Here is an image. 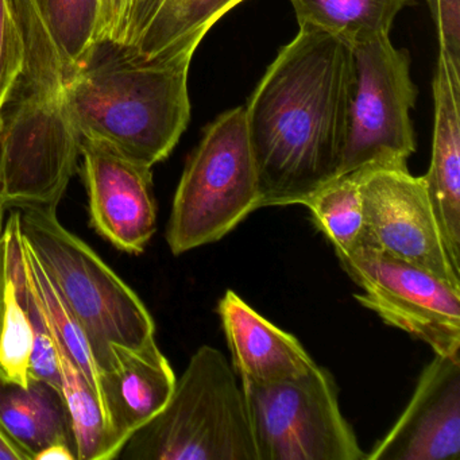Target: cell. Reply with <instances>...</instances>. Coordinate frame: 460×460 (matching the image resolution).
I'll return each mask as SVG.
<instances>
[{
    "mask_svg": "<svg viewBox=\"0 0 460 460\" xmlns=\"http://www.w3.org/2000/svg\"><path fill=\"white\" fill-rule=\"evenodd\" d=\"M198 47L147 58L101 42L66 83L82 139L153 168L179 144L190 119L188 74Z\"/></svg>",
    "mask_w": 460,
    "mask_h": 460,
    "instance_id": "7a4b0ae2",
    "label": "cell"
},
{
    "mask_svg": "<svg viewBox=\"0 0 460 460\" xmlns=\"http://www.w3.org/2000/svg\"><path fill=\"white\" fill-rule=\"evenodd\" d=\"M440 52L460 68V0H427Z\"/></svg>",
    "mask_w": 460,
    "mask_h": 460,
    "instance_id": "d4e9b609",
    "label": "cell"
},
{
    "mask_svg": "<svg viewBox=\"0 0 460 460\" xmlns=\"http://www.w3.org/2000/svg\"><path fill=\"white\" fill-rule=\"evenodd\" d=\"M53 341L60 366L61 392L71 414L77 460H107L109 438L101 400L55 335Z\"/></svg>",
    "mask_w": 460,
    "mask_h": 460,
    "instance_id": "44dd1931",
    "label": "cell"
},
{
    "mask_svg": "<svg viewBox=\"0 0 460 460\" xmlns=\"http://www.w3.org/2000/svg\"><path fill=\"white\" fill-rule=\"evenodd\" d=\"M241 385L257 460H367L327 368L316 363L295 378Z\"/></svg>",
    "mask_w": 460,
    "mask_h": 460,
    "instance_id": "52a82bcc",
    "label": "cell"
},
{
    "mask_svg": "<svg viewBox=\"0 0 460 460\" xmlns=\"http://www.w3.org/2000/svg\"><path fill=\"white\" fill-rule=\"evenodd\" d=\"M244 0H138L125 45L152 58L199 47L215 23Z\"/></svg>",
    "mask_w": 460,
    "mask_h": 460,
    "instance_id": "2e32d148",
    "label": "cell"
},
{
    "mask_svg": "<svg viewBox=\"0 0 460 460\" xmlns=\"http://www.w3.org/2000/svg\"><path fill=\"white\" fill-rule=\"evenodd\" d=\"M91 226L112 246L142 254L157 231L153 168L82 139Z\"/></svg>",
    "mask_w": 460,
    "mask_h": 460,
    "instance_id": "8fae6325",
    "label": "cell"
},
{
    "mask_svg": "<svg viewBox=\"0 0 460 460\" xmlns=\"http://www.w3.org/2000/svg\"><path fill=\"white\" fill-rule=\"evenodd\" d=\"M233 367L241 384L265 385L295 378L316 366L303 344L261 316L234 290L217 305Z\"/></svg>",
    "mask_w": 460,
    "mask_h": 460,
    "instance_id": "5bb4252c",
    "label": "cell"
},
{
    "mask_svg": "<svg viewBox=\"0 0 460 460\" xmlns=\"http://www.w3.org/2000/svg\"><path fill=\"white\" fill-rule=\"evenodd\" d=\"M432 160L424 179L441 230L460 227V68L438 52L433 77Z\"/></svg>",
    "mask_w": 460,
    "mask_h": 460,
    "instance_id": "9a60e30c",
    "label": "cell"
},
{
    "mask_svg": "<svg viewBox=\"0 0 460 460\" xmlns=\"http://www.w3.org/2000/svg\"><path fill=\"white\" fill-rule=\"evenodd\" d=\"M18 211L23 239L79 323L99 374L114 363L112 347L138 349L155 341V320L141 298L61 225L58 211Z\"/></svg>",
    "mask_w": 460,
    "mask_h": 460,
    "instance_id": "277c9868",
    "label": "cell"
},
{
    "mask_svg": "<svg viewBox=\"0 0 460 460\" xmlns=\"http://www.w3.org/2000/svg\"><path fill=\"white\" fill-rule=\"evenodd\" d=\"M117 459L257 460L243 390L222 351L206 344L192 355L165 408Z\"/></svg>",
    "mask_w": 460,
    "mask_h": 460,
    "instance_id": "3957f363",
    "label": "cell"
},
{
    "mask_svg": "<svg viewBox=\"0 0 460 460\" xmlns=\"http://www.w3.org/2000/svg\"><path fill=\"white\" fill-rule=\"evenodd\" d=\"M6 252H4V239L0 236V328L4 319V290H6Z\"/></svg>",
    "mask_w": 460,
    "mask_h": 460,
    "instance_id": "f1b7e54d",
    "label": "cell"
},
{
    "mask_svg": "<svg viewBox=\"0 0 460 460\" xmlns=\"http://www.w3.org/2000/svg\"><path fill=\"white\" fill-rule=\"evenodd\" d=\"M354 56L301 26L244 106L263 207L293 206L338 177L349 125Z\"/></svg>",
    "mask_w": 460,
    "mask_h": 460,
    "instance_id": "6da1fadb",
    "label": "cell"
},
{
    "mask_svg": "<svg viewBox=\"0 0 460 460\" xmlns=\"http://www.w3.org/2000/svg\"><path fill=\"white\" fill-rule=\"evenodd\" d=\"M66 87L18 84L14 107L0 128L4 209L58 211L82 155V136L69 114Z\"/></svg>",
    "mask_w": 460,
    "mask_h": 460,
    "instance_id": "8992f818",
    "label": "cell"
},
{
    "mask_svg": "<svg viewBox=\"0 0 460 460\" xmlns=\"http://www.w3.org/2000/svg\"><path fill=\"white\" fill-rule=\"evenodd\" d=\"M362 289L358 303L427 343L438 355H460V288L432 271L367 244L338 255Z\"/></svg>",
    "mask_w": 460,
    "mask_h": 460,
    "instance_id": "9c48e42d",
    "label": "cell"
},
{
    "mask_svg": "<svg viewBox=\"0 0 460 460\" xmlns=\"http://www.w3.org/2000/svg\"><path fill=\"white\" fill-rule=\"evenodd\" d=\"M36 460H76V455L66 444H53L40 452Z\"/></svg>",
    "mask_w": 460,
    "mask_h": 460,
    "instance_id": "83f0119b",
    "label": "cell"
},
{
    "mask_svg": "<svg viewBox=\"0 0 460 460\" xmlns=\"http://www.w3.org/2000/svg\"><path fill=\"white\" fill-rule=\"evenodd\" d=\"M23 254L29 279L37 301L49 323L50 330L58 343L66 349L75 365L83 371L91 386L101 400V385H99V368L91 352L90 344L80 328L79 323L69 311L64 298L50 281L47 271L33 254L25 239H23ZM102 403V402H101Z\"/></svg>",
    "mask_w": 460,
    "mask_h": 460,
    "instance_id": "7402d4cb",
    "label": "cell"
},
{
    "mask_svg": "<svg viewBox=\"0 0 460 460\" xmlns=\"http://www.w3.org/2000/svg\"><path fill=\"white\" fill-rule=\"evenodd\" d=\"M137 2L138 0H102L98 44L101 42L125 44L128 23Z\"/></svg>",
    "mask_w": 460,
    "mask_h": 460,
    "instance_id": "484cf974",
    "label": "cell"
},
{
    "mask_svg": "<svg viewBox=\"0 0 460 460\" xmlns=\"http://www.w3.org/2000/svg\"><path fill=\"white\" fill-rule=\"evenodd\" d=\"M365 212L362 243L421 266L460 288L422 177L408 164H376L359 169Z\"/></svg>",
    "mask_w": 460,
    "mask_h": 460,
    "instance_id": "30bf717a",
    "label": "cell"
},
{
    "mask_svg": "<svg viewBox=\"0 0 460 460\" xmlns=\"http://www.w3.org/2000/svg\"><path fill=\"white\" fill-rule=\"evenodd\" d=\"M257 165L244 107L217 117L185 165L166 227L174 255L215 243L260 209Z\"/></svg>",
    "mask_w": 460,
    "mask_h": 460,
    "instance_id": "5b68a950",
    "label": "cell"
},
{
    "mask_svg": "<svg viewBox=\"0 0 460 460\" xmlns=\"http://www.w3.org/2000/svg\"><path fill=\"white\" fill-rule=\"evenodd\" d=\"M460 457V355L435 354L398 421L367 460H457Z\"/></svg>",
    "mask_w": 460,
    "mask_h": 460,
    "instance_id": "7c38bea8",
    "label": "cell"
},
{
    "mask_svg": "<svg viewBox=\"0 0 460 460\" xmlns=\"http://www.w3.org/2000/svg\"><path fill=\"white\" fill-rule=\"evenodd\" d=\"M33 346V327L28 312L7 277L4 319L0 328V371L10 381L28 386Z\"/></svg>",
    "mask_w": 460,
    "mask_h": 460,
    "instance_id": "603a6c76",
    "label": "cell"
},
{
    "mask_svg": "<svg viewBox=\"0 0 460 460\" xmlns=\"http://www.w3.org/2000/svg\"><path fill=\"white\" fill-rule=\"evenodd\" d=\"M49 36L72 75L98 44L102 0H14Z\"/></svg>",
    "mask_w": 460,
    "mask_h": 460,
    "instance_id": "d6986e66",
    "label": "cell"
},
{
    "mask_svg": "<svg viewBox=\"0 0 460 460\" xmlns=\"http://www.w3.org/2000/svg\"><path fill=\"white\" fill-rule=\"evenodd\" d=\"M0 428L29 460H36L53 444H66L76 455L66 398L60 387L50 382L31 376L28 386H23L0 371Z\"/></svg>",
    "mask_w": 460,
    "mask_h": 460,
    "instance_id": "e0dca14e",
    "label": "cell"
},
{
    "mask_svg": "<svg viewBox=\"0 0 460 460\" xmlns=\"http://www.w3.org/2000/svg\"><path fill=\"white\" fill-rule=\"evenodd\" d=\"M354 84L338 177L376 164H406L416 150L411 111L417 87L411 56L389 36L351 48Z\"/></svg>",
    "mask_w": 460,
    "mask_h": 460,
    "instance_id": "ba28073f",
    "label": "cell"
},
{
    "mask_svg": "<svg viewBox=\"0 0 460 460\" xmlns=\"http://www.w3.org/2000/svg\"><path fill=\"white\" fill-rule=\"evenodd\" d=\"M0 460H29L28 455L0 428Z\"/></svg>",
    "mask_w": 460,
    "mask_h": 460,
    "instance_id": "4316f807",
    "label": "cell"
},
{
    "mask_svg": "<svg viewBox=\"0 0 460 460\" xmlns=\"http://www.w3.org/2000/svg\"><path fill=\"white\" fill-rule=\"evenodd\" d=\"M298 25L341 40L349 48L389 36L401 10L414 0H290Z\"/></svg>",
    "mask_w": 460,
    "mask_h": 460,
    "instance_id": "ac0fdd59",
    "label": "cell"
},
{
    "mask_svg": "<svg viewBox=\"0 0 460 460\" xmlns=\"http://www.w3.org/2000/svg\"><path fill=\"white\" fill-rule=\"evenodd\" d=\"M303 206L309 209L314 226L332 244L336 255L352 252L362 243L365 212L359 171L331 180Z\"/></svg>",
    "mask_w": 460,
    "mask_h": 460,
    "instance_id": "ffe728a7",
    "label": "cell"
},
{
    "mask_svg": "<svg viewBox=\"0 0 460 460\" xmlns=\"http://www.w3.org/2000/svg\"><path fill=\"white\" fill-rule=\"evenodd\" d=\"M112 351L114 363L99 374L107 460L117 459L133 433L165 408L177 381L155 339L138 349L114 346Z\"/></svg>",
    "mask_w": 460,
    "mask_h": 460,
    "instance_id": "4fadbf2b",
    "label": "cell"
},
{
    "mask_svg": "<svg viewBox=\"0 0 460 460\" xmlns=\"http://www.w3.org/2000/svg\"><path fill=\"white\" fill-rule=\"evenodd\" d=\"M6 211V209L4 208V206H2V203H0V236H2V233H4V212Z\"/></svg>",
    "mask_w": 460,
    "mask_h": 460,
    "instance_id": "f546056e",
    "label": "cell"
},
{
    "mask_svg": "<svg viewBox=\"0 0 460 460\" xmlns=\"http://www.w3.org/2000/svg\"><path fill=\"white\" fill-rule=\"evenodd\" d=\"M26 66V45L13 0H0V128Z\"/></svg>",
    "mask_w": 460,
    "mask_h": 460,
    "instance_id": "cb8c5ba5",
    "label": "cell"
}]
</instances>
